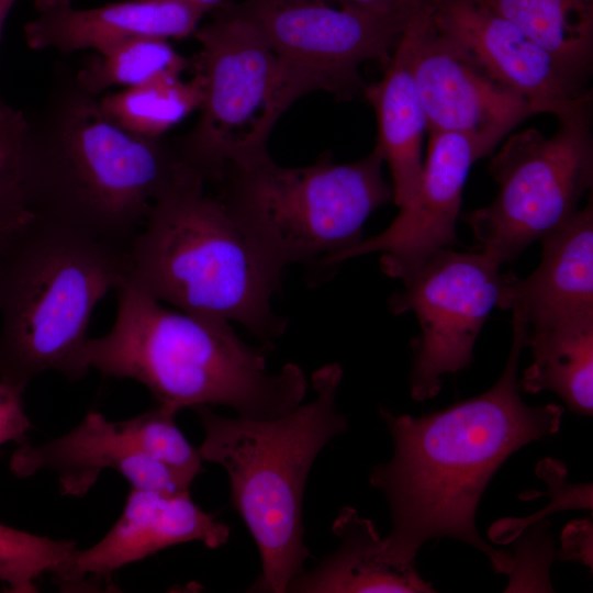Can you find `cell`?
<instances>
[{
  "instance_id": "obj_23",
  "label": "cell",
  "mask_w": 593,
  "mask_h": 593,
  "mask_svg": "<svg viewBox=\"0 0 593 593\" xmlns=\"http://www.w3.org/2000/svg\"><path fill=\"white\" fill-rule=\"evenodd\" d=\"M201 100V80L194 74L189 81L169 77L124 88L100 98L99 103L108 118L124 131L146 138H159L198 110Z\"/></svg>"
},
{
  "instance_id": "obj_10",
  "label": "cell",
  "mask_w": 593,
  "mask_h": 593,
  "mask_svg": "<svg viewBox=\"0 0 593 593\" xmlns=\"http://www.w3.org/2000/svg\"><path fill=\"white\" fill-rule=\"evenodd\" d=\"M281 61L298 98L325 91L363 97L359 67L385 66L410 23L329 0H243L235 3Z\"/></svg>"
},
{
  "instance_id": "obj_32",
  "label": "cell",
  "mask_w": 593,
  "mask_h": 593,
  "mask_svg": "<svg viewBox=\"0 0 593 593\" xmlns=\"http://www.w3.org/2000/svg\"><path fill=\"white\" fill-rule=\"evenodd\" d=\"M410 23L433 7V0H329Z\"/></svg>"
},
{
  "instance_id": "obj_34",
  "label": "cell",
  "mask_w": 593,
  "mask_h": 593,
  "mask_svg": "<svg viewBox=\"0 0 593 593\" xmlns=\"http://www.w3.org/2000/svg\"><path fill=\"white\" fill-rule=\"evenodd\" d=\"M15 1L16 0H0V34L4 24V20Z\"/></svg>"
},
{
  "instance_id": "obj_29",
  "label": "cell",
  "mask_w": 593,
  "mask_h": 593,
  "mask_svg": "<svg viewBox=\"0 0 593 593\" xmlns=\"http://www.w3.org/2000/svg\"><path fill=\"white\" fill-rule=\"evenodd\" d=\"M549 523L539 519L525 526L508 544H514L511 583L506 592H551L549 567L553 557Z\"/></svg>"
},
{
  "instance_id": "obj_27",
  "label": "cell",
  "mask_w": 593,
  "mask_h": 593,
  "mask_svg": "<svg viewBox=\"0 0 593 593\" xmlns=\"http://www.w3.org/2000/svg\"><path fill=\"white\" fill-rule=\"evenodd\" d=\"M25 113L0 102V243L29 221L22 142Z\"/></svg>"
},
{
  "instance_id": "obj_24",
  "label": "cell",
  "mask_w": 593,
  "mask_h": 593,
  "mask_svg": "<svg viewBox=\"0 0 593 593\" xmlns=\"http://www.w3.org/2000/svg\"><path fill=\"white\" fill-rule=\"evenodd\" d=\"M190 61L168 40L136 36L119 42L75 71L79 87L98 96L112 87L132 88L169 77H180Z\"/></svg>"
},
{
  "instance_id": "obj_4",
  "label": "cell",
  "mask_w": 593,
  "mask_h": 593,
  "mask_svg": "<svg viewBox=\"0 0 593 593\" xmlns=\"http://www.w3.org/2000/svg\"><path fill=\"white\" fill-rule=\"evenodd\" d=\"M205 181L188 169L152 206L128 249L126 282L182 312L234 322L271 347L282 275L250 244Z\"/></svg>"
},
{
  "instance_id": "obj_22",
  "label": "cell",
  "mask_w": 593,
  "mask_h": 593,
  "mask_svg": "<svg viewBox=\"0 0 593 593\" xmlns=\"http://www.w3.org/2000/svg\"><path fill=\"white\" fill-rule=\"evenodd\" d=\"M521 27L569 77L588 88L593 74V0H477Z\"/></svg>"
},
{
  "instance_id": "obj_18",
  "label": "cell",
  "mask_w": 593,
  "mask_h": 593,
  "mask_svg": "<svg viewBox=\"0 0 593 593\" xmlns=\"http://www.w3.org/2000/svg\"><path fill=\"white\" fill-rule=\"evenodd\" d=\"M36 16L24 26L32 49L63 54L91 48L101 53L136 36L183 38L204 13L191 0H124L91 9L72 0H35Z\"/></svg>"
},
{
  "instance_id": "obj_9",
  "label": "cell",
  "mask_w": 593,
  "mask_h": 593,
  "mask_svg": "<svg viewBox=\"0 0 593 593\" xmlns=\"http://www.w3.org/2000/svg\"><path fill=\"white\" fill-rule=\"evenodd\" d=\"M489 172L497 184L485 206L461 213L477 250L501 266L564 226L593 184L592 104L559 119L551 136L536 128L508 137Z\"/></svg>"
},
{
  "instance_id": "obj_6",
  "label": "cell",
  "mask_w": 593,
  "mask_h": 593,
  "mask_svg": "<svg viewBox=\"0 0 593 593\" xmlns=\"http://www.w3.org/2000/svg\"><path fill=\"white\" fill-rule=\"evenodd\" d=\"M127 249L32 216L0 243V380L26 388L45 371L88 372L92 313L126 280Z\"/></svg>"
},
{
  "instance_id": "obj_13",
  "label": "cell",
  "mask_w": 593,
  "mask_h": 593,
  "mask_svg": "<svg viewBox=\"0 0 593 593\" xmlns=\"http://www.w3.org/2000/svg\"><path fill=\"white\" fill-rule=\"evenodd\" d=\"M402 36L428 133L507 135L533 115L522 96L437 27L432 8L412 20Z\"/></svg>"
},
{
  "instance_id": "obj_1",
  "label": "cell",
  "mask_w": 593,
  "mask_h": 593,
  "mask_svg": "<svg viewBox=\"0 0 593 593\" xmlns=\"http://www.w3.org/2000/svg\"><path fill=\"white\" fill-rule=\"evenodd\" d=\"M513 339L506 366L488 391L419 417L379 413L393 455L374 466L370 484L381 491L391 515L388 557L415 561L427 540L454 538L482 551L496 573L510 574L513 555L486 544L475 513L490 480L516 450L557 433L563 407L529 406L519 394L517 368L527 326L512 313Z\"/></svg>"
},
{
  "instance_id": "obj_20",
  "label": "cell",
  "mask_w": 593,
  "mask_h": 593,
  "mask_svg": "<svg viewBox=\"0 0 593 593\" xmlns=\"http://www.w3.org/2000/svg\"><path fill=\"white\" fill-rule=\"evenodd\" d=\"M363 98L376 114L378 134L374 149L389 166L393 202L401 208L417 191L424 165L423 135L427 131L403 36L384 66L381 79L366 83Z\"/></svg>"
},
{
  "instance_id": "obj_26",
  "label": "cell",
  "mask_w": 593,
  "mask_h": 593,
  "mask_svg": "<svg viewBox=\"0 0 593 593\" xmlns=\"http://www.w3.org/2000/svg\"><path fill=\"white\" fill-rule=\"evenodd\" d=\"M176 415V412L157 404L119 423L144 455L190 488L202 471L203 459L199 448L192 446L177 426Z\"/></svg>"
},
{
  "instance_id": "obj_11",
  "label": "cell",
  "mask_w": 593,
  "mask_h": 593,
  "mask_svg": "<svg viewBox=\"0 0 593 593\" xmlns=\"http://www.w3.org/2000/svg\"><path fill=\"white\" fill-rule=\"evenodd\" d=\"M501 265L479 250L432 253L389 299L394 315L413 312L419 335L411 342V396L434 398L441 377L468 368L475 340L497 305Z\"/></svg>"
},
{
  "instance_id": "obj_15",
  "label": "cell",
  "mask_w": 593,
  "mask_h": 593,
  "mask_svg": "<svg viewBox=\"0 0 593 593\" xmlns=\"http://www.w3.org/2000/svg\"><path fill=\"white\" fill-rule=\"evenodd\" d=\"M230 532L228 525L194 503L189 490L132 488L103 538L85 550L76 549L52 578L65 591L99 588L115 570L161 549L189 541L212 549L224 546Z\"/></svg>"
},
{
  "instance_id": "obj_30",
  "label": "cell",
  "mask_w": 593,
  "mask_h": 593,
  "mask_svg": "<svg viewBox=\"0 0 593 593\" xmlns=\"http://www.w3.org/2000/svg\"><path fill=\"white\" fill-rule=\"evenodd\" d=\"M24 389L0 380V447L14 441L27 443L32 424L23 406Z\"/></svg>"
},
{
  "instance_id": "obj_5",
  "label": "cell",
  "mask_w": 593,
  "mask_h": 593,
  "mask_svg": "<svg viewBox=\"0 0 593 593\" xmlns=\"http://www.w3.org/2000/svg\"><path fill=\"white\" fill-rule=\"evenodd\" d=\"M343 378L338 363L311 377L315 398L271 419L227 417L193 407L204 430L203 460L226 471L234 508L249 529L261 560L254 591L283 593L310 557L302 502L310 470L322 449L346 432L336 407Z\"/></svg>"
},
{
  "instance_id": "obj_8",
  "label": "cell",
  "mask_w": 593,
  "mask_h": 593,
  "mask_svg": "<svg viewBox=\"0 0 593 593\" xmlns=\"http://www.w3.org/2000/svg\"><path fill=\"white\" fill-rule=\"evenodd\" d=\"M193 32L200 45L195 75L202 86L193 128L172 143L205 183L230 168L269 155L267 142L282 113L299 98L280 59L233 2L215 8Z\"/></svg>"
},
{
  "instance_id": "obj_17",
  "label": "cell",
  "mask_w": 593,
  "mask_h": 593,
  "mask_svg": "<svg viewBox=\"0 0 593 593\" xmlns=\"http://www.w3.org/2000/svg\"><path fill=\"white\" fill-rule=\"evenodd\" d=\"M541 260L526 278L506 272L497 307L536 331L593 316V201L540 239Z\"/></svg>"
},
{
  "instance_id": "obj_19",
  "label": "cell",
  "mask_w": 593,
  "mask_h": 593,
  "mask_svg": "<svg viewBox=\"0 0 593 593\" xmlns=\"http://www.w3.org/2000/svg\"><path fill=\"white\" fill-rule=\"evenodd\" d=\"M332 529L338 548L314 568L303 570L288 586L296 593L434 592L417 572L415 561L401 562L388 557L384 540L372 521L344 506Z\"/></svg>"
},
{
  "instance_id": "obj_28",
  "label": "cell",
  "mask_w": 593,
  "mask_h": 593,
  "mask_svg": "<svg viewBox=\"0 0 593 593\" xmlns=\"http://www.w3.org/2000/svg\"><path fill=\"white\" fill-rule=\"evenodd\" d=\"M536 472L548 484V505L525 518H504L489 529V537L496 544H508L527 525L557 511L583 508L592 511V484H568L564 465L555 459L541 460Z\"/></svg>"
},
{
  "instance_id": "obj_31",
  "label": "cell",
  "mask_w": 593,
  "mask_h": 593,
  "mask_svg": "<svg viewBox=\"0 0 593 593\" xmlns=\"http://www.w3.org/2000/svg\"><path fill=\"white\" fill-rule=\"evenodd\" d=\"M593 527L588 519L574 521L566 526L561 534L559 560H575L592 569Z\"/></svg>"
},
{
  "instance_id": "obj_21",
  "label": "cell",
  "mask_w": 593,
  "mask_h": 593,
  "mask_svg": "<svg viewBox=\"0 0 593 593\" xmlns=\"http://www.w3.org/2000/svg\"><path fill=\"white\" fill-rule=\"evenodd\" d=\"M525 346L534 361L523 372L519 388L529 394L549 390L570 412H593V316L528 331Z\"/></svg>"
},
{
  "instance_id": "obj_25",
  "label": "cell",
  "mask_w": 593,
  "mask_h": 593,
  "mask_svg": "<svg viewBox=\"0 0 593 593\" xmlns=\"http://www.w3.org/2000/svg\"><path fill=\"white\" fill-rule=\"evenodd\" d=\"M76 549L75 541L0 524V581L13 593L36 592L37 579L53 574Z\"/></svg>"
},
{
  "instance_id": "obj_7",
  "label": "cell",
  "mask_w": 593,
  "mask_h": 593,
  "mask_svg": "<svg viewBox=\"0 0 593 593\" xmlns=\"http://www.w3.org/2000/svg\"><path fill=\"white\" fill-rule=\"evenodd\" d=\"M382 165L374 148L351 163H334L326 154L294 168L267 155L226 170L217 198L277 272L294 264L333 267L362 239L369 216L393 201Z\"/></svg>"
},
{
  "instance_id": "obj_33",
  "label": "cell",
  "mask_w": 593,
  "mask_h": 593,
  "mask_svg": "<svg viewBox=\"0 0 593 593\" xmlns=\"http://www.w3.org/2000/svg\"><path fill=\"white\" fill-rule=\"evenodd\" d=\"M204 14L213 11L226 0H191Z\"/></svg>"
},
{
  "instance_id": "obj_16",
  "label": "cell",
  "mask_w": 593,
  "mask_h": 593,
  "mask_svg": "<svg viewBox=\"0 0 593 593\" xmlns=\"http://www.w3.org/2000/svg\"><path fill=\"white\" fill-rule=\"evenodd\" d=\"M14 475L25 478L47 469L57 474L60 493L82 496L110 469L132 488L189 490L172 472L150 460L119 422L89 412L67 434L42 445H20L10 459Z\"/></svg>"
},
{
  "instance_id": "obj_14",
  "label": "cell",
  "mask_w": 593,
  "mask_h": 593,
  "mask_svg": "<svg viewBox=\"0 0 593 593\" xmlns=\"http://www.w3.org/2000/svg\"><path fill=\"white\" fill-rule=\"evenodd\" d=\"M437 27L467 49L496 80L522 96L533 114L558 120L592 104L556 58L512 21L477 0H433Z\"/></svg>"
},
{
  "instance_id": "obj_2",
  "label": "cell",
  "mask_w": 593,
  "mask_h": 593,
  "mask_svg": "<svg viewBox=\"0 0 593 593\" xmlns=\"http://www.w3.org/2000/svg\"><path fill=\"white\" fill-rule=\"evenodd\" d=\"M22 161L34 216L125 249L189 169L174 143L119 127L66 69L25 113Z\"/></svg>"
},
{
  "instance_id": "obj_12",
  "label": "cell",
  "mask_w": 593,
  "mask_h": 593,
  "mask_svg": "<svg viewBox=\"0 0 593 593\" xmlns=\"http://www.w3.org/2000/svg\"><path fill=\"white\" fill-rule=\"evenodd\" d=\"M506 136L500 132L429 133L426 159L414 197L381 233L343 253L336 265L381 253L380 268L401 281L434 251L456 243L462 191L471 167L491 154Z\"/></svg>"
},
{
  "instance_id": "obj_3",
  "label": "cell",
  "mask_w": 593,
  "mask_h": 593,
  "mask_svg": "<svg viewBox=\"0 0 593 593\" xmlns=\"http://www.w3.org/2000/svg\"><path fill=\"white\" fill-rule=\"evenodd\" d=\"M116 315L103 336L88 338L81 354L87 370L132 379L158 405L228 406L237 416L271 419L299 406L307 380L302 368L267 367L270 347L243 342L231 323L170 311L124 281L114 290Z\"/></svg>"
}]
</instances>
